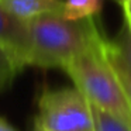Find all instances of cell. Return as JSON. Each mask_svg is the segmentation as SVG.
Wrapping results in <instances>:
<instances>
[{"label":"cell","mask_w":131,"mask_h":131,"mask_svg":"<svg viewBox=\"0 0 131 131\" xmlns=\"http://www.w3.org/2000/svg\"><path fill=\"white\" fill-rule=\"evenodd\" d=\"M30 52L27 66L62 69L71 59L93 45L103 31L92 18L66 20L61 14H42L27 21Z\"/></svg>","instance_id":"1"},{"label":"cell","mask_w":131,"mask_h":131,"mask_svg":"<svg viewBox=\"0 0 131 131\" xmlns=\"http://www.w3.org/2000/svg\"><path fill=\"white\" fill-rule=\"evenodd\" d=\"M103 34L102 31L90 48L71 59L62 69L93 107L113 114L131 127V108L116 75L100 51Z\"/></svg>","instance_id":"2"},{"label":"cell","mask_w":131,"mask_h":131,"mask_svg":"<svg viewBox=\"0 0 131 131\" xmlns=\"http://www.w3.org/2000/svg\"><path fill=\"white\" fill-rule=\"evenodd\" d=\"M34 123L47 131H94L92 104L75 86L44 89Z\"/></svg>","instance_id":"3"},{"label":"cell","mask_w":131,"mask_h":131,"mask_svg":"<svg viewBox=\"0 0 131 131\" xmlns=\"http://www.w3.org/2000/svg\"><path fill=\"white\" fill-rule=\"evenodd\" d=\"M0 48H3L23 71L30 52V32L27 21L14 17L0 3Z\"/></svg>","instance_id":"4"},{"label":"cell","mask_w":131,"mask_h":131,"mask_svg":"<svg viewBox=\"0 0 131 131\" xmlns=\"http://www.w3.org/2000/svg\"><path fill=\"white\" fill-rule=\"evenodd\" d=\"M9 13L23 21L42 14H61L63 0H0Z\"/></svg>","instance_id":"5"},{"label":"cell","mask_w":131,"mask_h":131,"mask_svg":"<svg viewBox=\"0 0 131 131\" xmlns=\"http://www.w3.org/2000/svg\"><path fill=\"white\" fill-rule=\"evenodd\" d=\"M100 51H102L104 59L107 61L108 66L111 68V71L114 72L117 80H118L121 90L125 96L128 106L131 108V68L128 66V63L125 62V59L121 57L120 51L117 49V47L114 45L113 40H108L104 34L100 38Z\"/></svg>","instance_id":"6"},{"label":"cell","mask_w":131,"mask_h":131,"mask_svg":"<svg viewBox=\"0 0 131 131\" xmlns=\"http://www.w3.org/2000/svg\"><path fill=\"white\" fill-rule=\"evenodd\" d=\"M102 6V0H63L61 16L72 21L92 18L100 14Z\"/></svg>","instance_id":"7"},{"label":"cell","mask_w":131,"mask_h":131,"mask_svg":"<svg viewBox=\"0 0 131 131\" xmlns=\"http://www.w3.org/2000/svg\"><path fill=\"white\" fill-rule=\"evenodd\" d=\"M92 111H93L94 131H131L130 125L113 114L99 110L93 106H92Z\"/></svg>","instance_id":"8"},{"label":"cell","mask_w":131,"mask_h":131,"mask_svg":"<svg viewBox=\"0 0 131 131\" xmlns=\"http://www.w3.org/2000/svg\"><path fill=\"white\" fill-rule=\"evenodd\" d=\"M18 72H21V69L14 62V59L3 48H0V92L12 85Z\"/></svg>","instance_id":"9"},{"label":"cell","mask_w":131,"mask_h":131,"mask_svg":"<svg viewBox=\"0 0 131 131\" xmlns=\"http://www.w3.org/2000/svg\"><path fill=\"white\" fill-rule=\"evenodd\" d=\"M113 42L120 51L121 57L125 59V62L128 63V66L131 68V30H128L123 24L121 30L118 31L117 37L113 40Z\"/></svg>","instance_id":"10"},{"label":"cell","mask_w":131,"mask_h":131,"mask_svg":"<svg viewBox=\"0 0 131 131\" xmlns=\"http://www.w3.org/2000/svg\"><path fill=\"white\" fill-rule=\"evenodd\" d=\"M120 6L123 9V17H124V26L131 30V0H121Z\"/></svg>","instance_id":"11"},{"label":"cell","mask_w":131,"mask_h":131,"mask_svg":"<svg viewBox=\"0 0 131 131\" xmlns=\"http://www.w3.org/2000/svg\"><path fill=\"white\" fill-rule=\"evenodd\" d=\"M0 131H18V130H16L7 120H4L3 117H0Z\"/></svg>","instance_id":"12"},{"label":"cell","mask_w":131,"mask_h":131,"mask_svg":"<svg viewBox=\"0 0 131 131\" xmlns=\"http://www.w3.org/2000/svg\"><path fill=\"white\" fill-rule=\"evenodd\" d=\"M32 131H47V130H44L41 125H38L37 123H34V130H32Z\"/></svg>","instance_id":"13"},{"label":"cell","mask_w":131,"mask_h":131,"mask_svg":"<svg viewBox=\"0 0 131 131\" xmlns=\"http://www.w3.org/2000/svg\"><path fill=\"white\" fill-rule=\"evenodd\" d=\"M111 2H114V3H117V4H120V2H121V0H111Z\"/></svg>","instance_id":"14"}]
</instances>
